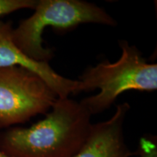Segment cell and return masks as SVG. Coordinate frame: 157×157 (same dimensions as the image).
Returning a JSON list of instances; mask_svg holds the SVG:
<instances>
[{"instance_id": "cell-4", "label": "cell", "mask_w": 157, "mask_h": 157, "mask_svg": "<svg viewBox=\"0 0 157 157\" xmlns=\"http://www.w3.org/2000/svg\"><path fill=\"white\" fill-rule=\"evenodd\" d=\"M58 98L30 71L20 66L0 67V130L47 113Z\"/></svg>"}, {"instance_id": "cell-8", "label": "cell", "mask_w": 157, "mask_h": 157, "mask_svg": "<svg viewBox=\"0 0 157 157\" xmlns=\"http://www.w3.org/2000/svg\"><path fill=\"white\" fill-rule=\"evenodd\" d=\"M137 154L138 157H157L156 142L149 137H141Z\"/></svg>"}, {"instance_id": "cell-1", "label": "cell", "mask_w": 157, "mask_h": 157, "mask_svg": "<svg viewBox=\"0 0 157 157\" xmlns=\"http://www.w3.org/2000/svg\"><path fill=\"white\" fill-rule=\"evenodd\" d=\"M91 117L80 102L58 98L42 120L0 132V148L10 157H74L89 136Z\"/></svg>"}, {"instance_id": "cell-9", "label": "cell", "mask_w": 157, "mask_h": 157, "mask_svg": "<svg viewBox=\"0 0 157 157\" xmlns=\"http://www.w3.org/2000/svg\"><path fill=\"white\" fill-rule=\"evenodd\" d=\"M0 157H10V156H8V155L6 154V153L4 152L0 148Z\"/></svg>"}, {"instance_id": "cell-3", "label": "cell", "mask_w": 157, "mask_h": 157, "mask_svg": "<svg viewBox=\"0 0 157 157\" xmlns=\"http://www.w3.org/2000/svg\"><path fill=\"white\" fill-rule=\"evenodd\" d=\"M82 23L117 24L105 10L95 4L81 0H38L33 15L13 29V40L29 57L49 63L54 55L51 49L43 46L44 29L51 26L65 31Z\"/></svg>"}, {"instance_id": "cell-6", "label": "cell", "mask_w": 157, "mask_h": 157, "mask_svg": "<svg viewBox=\"0 0 157 157\" xmlns=\"http://www.w3.org/2000/svg\"><path fill=\"white\" fill-rule=\"evenodd\" d=\"M129 109V103L119 104L109 119L93 124L85 143L74 157L132 156L124 136V122Z\"/></svg>"}, {"instance_id": "cell-2", "label": "cell", "mask_w": 157, "mask_h": 157, "mask_svg": "<svg viewBox=\"0 0 157 157\" xmlns=\"http://www.w3.org/2000/svg\"><path fill=\"white\" fill-rule=\"evenodd\" d=\"M119 46L122 53L117 62L102 61L88 68L77 79L74 94L100 90L96 95L80 101L91 115L109 109L124 92L157 89V65L147 62L138 49L127 41H119Z\"/></svg>"}, {"instance_id": "cell-5", "label": "cell", "mask_w": 157, "mask_h": 157, "mask_svg": "<svg viewBox=\"0 0 157 157\" xmlns=\"http://www.w3.org/2000/svg\"><path fill=\"white\" fill-rule=\"evenodd\" d=\"M10 22L0 21V67L20 66L39 76L56 94L58 98H67L74 94L77 80L58 74L48 62L37 61L25 54L15 44Z\"/></svg>"}, {"instance_id": "cell-7", "label": "cell", "mask_w": 157, "mask_h": 157, "mask_svg": "<svg viewBox=\"0 0 157 157\" xmlns=\"http://www.w3.org/2000/svg\"><path fill=\"white\" fill-rule=\"evenodd\" d=\"M38 0H0V17L23 9L34 10Z\"/></svg>"}]
</instances>
